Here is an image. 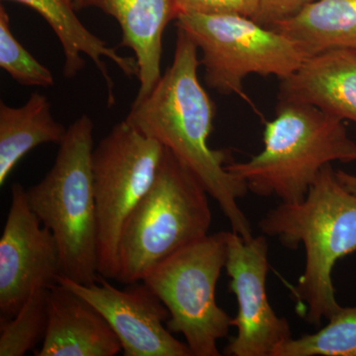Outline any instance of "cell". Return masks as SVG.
<instances>
[{
  "label": "cell",
  "instance_id": "cell-19",
  "mask_svg": "<svg viewBox=\"0 0 356 356\" xmlns=\"http://www.w3.org/2000/svg\"><path fill=\"white\" fill-rule=\"evenodd\" d=\"M49 324V288L33 292L18 313L0 320V356H23L44 341Z\"/></svg>",
  "mask_w": 356,
  "mask_h": 356
},
{
  "label": "cell",
  "instance_id": "cell-17",
  "mask_svg": "<svg viewBox=\"0 0 356 356\" xmlns=\"http://www.w3.org/2000/svg\"><path fill=\"white\" fill-rule=\"evenodd\" d=\"M67 129L51 114L46 95L33 92L21 107L0 102V185L26 154L40 145H60Z\"/></svg>",
  "mask_w": 356,
  "mask_h": 356
},
{
  "label": "cell",
  "instance_id": "cell-24",
  "mask_svg": "<svg viewBox=\"0 0 356 356\" xmlns=\"http://www.w3.org/2000/svg\"><path fill=\"white\" fill-rule=\"evenodd\" d=\"M67 1L72 4L74 8L77 11L84 8L86 0H67Z\"/></svg>",
  "mask_w": 356,
  "mask_h": 356
},
{
  "label": "cell",
  "instance_id": "cell-23",
  "mask_svg": "<svg viewBox=\"0 0 356 356\" xmlns=\"http://www.w3.org/2000/svg\"><path fill=\"white\" fill-rule=\"evenodd\" d=\"M336 175L337 180L341 182L344 188L348 189L351 193L356 195V177L343 170H337Z\"/></svg>",
  "mask_w": 356,
  "mask_h": 356
},
{
  "label": "cell",
  "instance_id": "cell-18",
  "mask_svg": "<svg viewBox=\"0 0 356 356\" xmlns=\"http://www.w3.org/2000/svg\"><path fill=\"white\" fill-rule=\"evenodd\" d=\"M315 334L281 344L273 356H356V307H341Z\"/></svg>",
  "mask_w": 356,
  "mask_h": 356
},
{
  "label": "cell",
  "instance_id": "cell-11",
  "mask_svg": "<svg viewBox=\"0 0 356 356\" xmlns=\"http://www.w3.org/2000/svg\"><path fill=\"white\" fill-rule=\"evenodd\" d=\"M58 284L77 293L95 306L118 337L125 356H193L166 327L170 312L143 281L121 290L99 275L84 285L60 275Z\"/></svg>",
  "mask_w": 356,
  "mask_h": 356
},
{
  "label": "cell",
  "instance_id": "cell-4",
  "mask_svg": "<svg viewBox=\"0 0 356 356\" xmlns=\"http://www.w3.org/2000/svg\"><path fill=\"white\" fill-rule=\"evenodd\" d=\"M93 130L88 115L76 119L67 129L50 172L26 189L32 210L57 241L60 275L84 285L99 277Z\"/></svg>",
  "mask_w": 356,
  "mask_h": 356
},
{
  "label": "cell",
  "instance_id": "cell-20",
  "mask_svg": "<svg viewBox=\"0 0 356 356\" xmlns=\"http://www.w3.org/2000/svg\"><path fill=\"white\" fill-rule=\"evenodd\" d=\"M0 67L16 83L26 86H54L53 74L14 36L6 7L0 6Z\"/></svg>",
  "mask_w": 356,
  "mask_h": 356
},
{
  "label": "cell",
  "instance_id": "cell-3",
  "mask_svg": "<svg viewBox=\"0 0 356 356\" xmlns=\"http://www.w3.org/2000/svg\"><path fill=\"white\" fill-rule=\"evenodd\" d=\"M332 161H356V143L343 121L307 103L280 102L275 118L266 122L261 153L226 168L255 195L296 203Z\"/></svg>",
  "mask_w": 356,
  "mask_h": 356
},
{
  "label": "cell",
  "instance_id": "cell-9",
  "mask_svg": "<svg viewBox=\"0 0 356 356\" xmlns=\"http://www.w3.org/2000/svg\"><path fill=\"white\" fill-rule=\"evenodd\" d=\"M227 273L229 288L238 301V315L232 320L236 336L225 348L229 356H273L274 350L292 339L286 318L278 317L266 291L268 243L266 236L245 240L227 232Z\"/></svg>",
  "mask_w": 356,
  "mask_h": 356
},
{
  "label": "cell",
  "instance_id": "cell-6",
  "mask_svg": "<svg viewBox=\"0 0 356 356\" xmlns=\"http://www.w3.org/2000/svg\"><path fill=\"white\" fill-rule=\"evenodd\" d=\"M227 261V232L207 235L166 257L143 282L165 304L166 327L179 332L193 356H220L232 318L218 306L215 292Z\"/></svg>",
  "mask_w": 356,
  "mask_h": 356
},
{
  "label": "cell",
  "instance_id": "cell-12",
  "mask_svg": "<svg viewBox=\"0 0 356 356\" xmlns=\"http://www.w3.org/2000/svg\"><path fill=\"white\" fill-rule=\"evenodd\" d=\"M122 351L106 318L77 293L49 288V324L37 356H114Z\"/></svg>",
  "mask_w": 356,
  "mask_h": 356
},
{
  "label": "cell",
  "instance_id": "cell-13",
  "mask_svg": "<svg viewBox=\"0 0 356 356\" xmlns=\"http://www.w3.org/2000/svg\"><path fill=\"white\" fill-rule=\"evenodd\" d=\"M280 102L307 103L356 126V53L332 50L306 58L280 81Z\"/></svg>",
  "mask_w": 356,
  "mask_h": 356
},
{
  "label": "cell",
  "instance_id": "cell-1",
  "mask_svg": "<svg viewBox=\"0 0 356 356\" xmlns=\"http://www.w3.org/2000/svg\"><path fill=\"white\" fill-rule=\"evenodd\" d=\"M198 50L177 28L172 64L147 97L134 102L126 120L186 165L219 204L233 232L250 240L252 226L238 205L248 191L247 184L227 170L228 149H211L208 143L216 107L199 81Z\"/></svg>",
  "mask_w": 356,
  "mask_h": 356
},
{
  "label": "cell",
  "instance_id": "cell-5",
  "mask_svg": "<svg viewBox=\"0 0 356 356\" xmlns=\"http://www.w3.org/2000/svg\"><path fill=\"white\" fill-rule=\"evenodd\" d=\"M208 195L198 177L165 149L154 184L122 229L116 280L140 282L166 257L209 235Z\"/></svg>",
  "mask_w": 356,
  "mask_h": 356
},
{
  "label": "cell",
  "instance_id": "cell-16",
  "mask_svg": "<svg viewBox=\"0 0 356 356\" xmlns=\"http://www.w3.org/2000/svg\"><path fill=\"white\" fill-rule=\"evenodd\" d=\"M269 28L291 40L306 58L332 50L356 53V0H315Z\"/></svg>",
  "mask_w": 356,
  "mask_h": 356
},
{
  "label": "cell",
  "instance_id": "cell-21",
  "mask_svg": "<svg viewBox=\"0 0 356 356\" xmlns=\"http://www.w3.org/2000/svg\"><path fill=\"white\" fill-rule=\"evenodd\" d=\"M175 3L177 16L182 13L232 14L254 19L259 9V0H175Z\"/></svg>",
  "mask_w": 356,
  "mask_h": 356
},
{
  "label": "cell",
  "instance_id": "cell-10",
  "mask_svg": "<svg viewBox=\"0 0 356 356\" xmlns=\"http://www.w3.org/2000/svg\"><path fill=\"white\" fill-rule=\"evenodd\" d=\"M60 275L57 241L15 184L0 238V320L13 318L33 292L58 284Z\"/></svg>",
  "mask_w": 356,
  "mask_h": 356
},
{
  "label": "cell",
  "instance_id": "cell-14",
  "mask_svg": "<svg viewBox=\"0 0 356 356\" xmlns=\"http://www.w3.org/2000/svg\"><path fill=\"white\" fill-rule=\"evenodd\" d=\"M96 7L120 25V46L135 53L140 86L135 102L152 92L161 79L163 37L166 26L177 19L175 0H86L84 7Z\"/></svg>",
  "mask_w": 356,
  "mask_h": 356
},
{
  "label": "cell",
  "instance_id": "cell-7",
  "mask_svg": "<svg viewBox=\"0 0 356 356\" xmlns=\"http://www.w3.org/2000/svg\"><path fill=\"white\" fill-rule=\"evenodd\" d=\"M177 26L202 51L206 84L221 95L240 96L255 112L243 88L245 77L254 74L282 81L306 58L286 36L245 16L182 13Z\"/></svg>",
  "mask_w": 356,
  "mask_h": 356
},
{
  "label": "cell",
  "instance_id": "cell-8",
  "mask_svg": "<svg viewBox=\"0 0 356 356\" xmlns=\"http://www.w3.org/2000/svg\"><path fill=\"white\" fill-rule=\"evenodd\" d=\"M165 152L126 119L93 149L98 274L106 280H116L122 229L154 184Z\"/></svg>",
  "mask_w": 356,
  "mask_h": 356
},
{
  "label": "cell",
  "instance_id": "cell-2",
  "mask_svg": "<svg viewBox=\"0 0 356 356\" xmlns=\"http://www.w3.org/2000/svg\"><path fill=\"white\" fill-rule=\"evenodd\" d=\"M259 227L290 250L305 248V269L293 288L305 322L318 327L341 310L332 274L339 259L356 252V195L337 180L332 163L322 168L303 201L281 202Z\"/></svg>",
  "mask_w": 356,
  "mask_h": 356
},
{
  "label": "cell",
  "instance_id": "cell-15",
  "mask_svg": "<svg viewBox=\"0 0 356 356\" xmlns=\"http://www.w3.org/2000/svg\"><path fill=\"white\" fill-rule=\"evenodd\" d=\"M24 4L38 13L44 18L63 47L65 54L64 76L74 77L83 70L86 62L81 54L88 56L95 63V67L106 83L108 91V105L115 104L114 83L108 69L102 58L116 64L127 76H138V63L136 58L123 57L116 50L107 46L106 42L98 38L79 21L74 6L67 0H2Z\"/></svg>",
  "mask_w": 356,
  "mask_h": 356
},
{
  "label": "cell",
  "instance_id": "cell-22",
  "mask_svg": "<svg viewBox=\"0 0 356 356\" xmlns=\"http://www.w3.org/2000/svg\"><path fill=\"white\" fill-rule=\"evenodd\" d=\"M315 0H259L255 22L266 27L288 19L298 14L304 7Z\"/></svg>",
  "mask_w": 356,
  "mask_h": 356
}]
</instances>
